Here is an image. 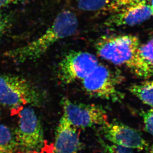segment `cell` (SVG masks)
Wrapping results in <instances>:
<instances>
[{
	"instance_id": "cell-1",
	"label": "cell",
	"mask_w": 153,
	"mask_h": 153,
	"mask_svg": "<svg viewBox=\"0 0 153 153\" xmlns=\"http://www.w3.org/2000/svg\"><path fill=\"white\" fill-rule=\"evenodd\" d=\"M79 22L75 14L64 10L38 37L22 46L7 51L4 56L18 62L33 61L44 55L54 44L75 32Z\"/></svg>"
},
{
	"instance_id": "cell-2",
	"label": "cell",
	"mask_w": 153,
	"mask_h": 153,
	"mask_svg": "<svg viewBox=\"0 0 153 153\" xmlns=\"http://www.w3.org/2000/svg\"><path fill=\"white\" fill-rule=\"evenodd\" d=\"M40 92L31 82L17 75L0 74V105L10 110L38 106Z\"/></svg>"
},
{
	"instance_id": "cell-3",
	"label": "cell",
	"mask_w": 153,
	"mask_h": 153,
	"mask_svg": "<svg viewBox=\"0 0 153 153\" xmlns=\"http://www.w3.org/2000/svg\"><path fill=\"white\" fill-rule=\"evenodd\" d=\"M140 45L137 36L120 35L104 36L97 42L95 49L98 56L104 59L129 68Z\"/></svg>"
},
{
	"instance_id": "cell-4",
	"label": "cell",
	"mask_w": 153,
	"mask_h": 153,
	"mask_svg": "<svg viewBox=\"0 0 153 153\" xmlns=\"http://www.w3.org/2000/svg\"><path fill=\"white\" fill-rule=\"evenodd\" d=\"M15 134L19 150L27 153H39L45 146L44 129L32 106L22 108Z\"/></svg>"
},
{
	"instance_id": "cell-5",
	"label": "cell",
	"mask_w": 153,
	"mask_h": 153,
	"mask_svg": "<svg viewBox=\"0 0 153 153\" xmlns=\"http://www.w3.org/2000/svg\"><path fill=\"white\" fill-rule=\"evenodd\" d=\"M121 79L116 72L98 64L82 82L85 91L92 97L117 101L122 98L117 89Z\"/></svg>"
},
{
	"instance_id": "cell-6",
	"label": "cell",
	"mask_w": 153,
	"mask_h": 153,
	"mask_svg": "<svg viewBox=\"0 0 153 153\" xmlns=\"http://www.w3.org/2000/svg\"><path fill=\"white\" fill-rule=\"evenodd\" d=\"M61 104L63 116L77 128L104 126L108 123L107 114L100 105L72 101L66 98L62 99Z\"/></svg>"
},
{
	"instance_id": "cell-7",
	"label": "cell",
	"mask_w": 153,
	"mask_h": 153,
	"mask_svg": "<svg viewBox=\"0 0 153 153\" xmlns=\"http://www.w3.org/2000/svg\"><path fill=\"white\" fill-rule=\"evenodd\" d=\"M97 57L84 51H72L65 55L60 62L58 77L63 84L82 80L98 66Z\"/></svg>"
},
{
	"instance_id": "cell-8",
	"label": "cell",
	"mask_w": 153,
	"mask_h": 153,
	"mask_svg": "<svg viewBox=\"0 0 153 153\" xmlns=\"http://www.w3.org/2000/svg\"><path fill=\"white\" fill-rule=\"evenodd\" d=\"M103 126L104 137L112 144L138 150L147 149V141L133 128L122 123H108Z\"/></svg>"
},
{
	"instance_id": "cell-9",
	"label": "cell",
	"mask_w": 153,
	"mask_h": 153,
	"mask_svg": "<svg viewBox=\"0 0 153 153\" xmlns=\"http://www.w3.org/2000/svg\"><path fill=\"white\" fill-rule=\"evenodd\" d=\"M153 16L148 2L128 6L113 12L106 20L108 27L134 26L142 23Z\"/></svg>"
},
{
	"instance_id": "cell-10",
	"label": "cell",
	"mask_w": 153,
	"mask_h": 153,
	"mask_svg": "<svg viewBox=\"0 0 153 153\" xmlns=\"http://www.w3.org/2000/svg\"><path fill=\"white\" fill-rule=\"evenodd\" d=\"M78 129L62 116L56 129L53 153H78L81 148Z\"/></svg>"
},
{
	"instance_id": "cell-11",
	"label": "cell",
	"mask_w": 153,
	"mask_h": 153,
	"mask_svg": "<svg viewBox=\"0 0 153 153\" xmlns=\"http://www.w3.org/2000/svg\"><path fill=\"white\" fill-rule=\"evenodd\" d=\"M129 69L139 77L153 76V39L140 45Z\"/></svg>"
},
{
	"instance_id": "cell-12",
	"label": "cell",
	"mask_w": 153,
	"mask_h": 153,
	"mask_svg": "<svg viewBox=\"0 0 153 153\" xmlns=\"http://www.w3.org/2000/svg\"><path fill=\"white\" fill-rule=\"evenodd\" d=\"M18 150L15 130L0 124V153H16Z\"/></svg>"
},
{
	"instance_id": "cell-13",
	"label": "cell",
	"mask_w": 153,
	"mask_h": 153,
	"mask_svg": "<svg viewBox=\"0 0 153 153\" xmlns=\"http://www.w3.org/2000/svg\"><path fill=\"white\" fill-rule=\"evenodd\" d=\"M129 90L143 103L153 108V80L131 85Z\"/></svg>"
},
{
	"instance_id": "cell-14",
	"label": "cell",
	"mask_w": 153,
	"mask_h": 153,
	"mask_svg": "<svg viewBox=\"0 0 153 153\" xmlns=\"http://www.w3.org/2000/svg\"><path fill=\"white\" fill-rule=\"evenodd\" d=\"M114 0H78V7L86 12L105 10Z\"/></svg>"
},
{
	"instance_id": "cell-15",
	"label": "cell",
	"mask_w": 153,
	"mask_h": 153,
	"mask_svg": "<svg viewBox=\"0 0 153 153\" xmlns=\"http://www.w3.org/2000/svg\"><path fill=\"white\" fill-rule=\"evenodd\" d=\"M150 0H114L105 10L113 13L123 7L138 3L148 2Z\"/></svg>"
},
{
	"instance_id": "cell-16",
	"label": "cell",
	"mask_w": 153,
	"mask_h": 153,
	"mask_svg": "<svg viewBox=\"0 0 153 153\" xmlns=\"http://www.w3.org/2000/svg\"><path fill=\"white\" fill-rule=\"evenodd\" d=\"M146 130L153 136V108L142 113Z\"/></svg>"
},
{
	"instance_id": "cell-17",
	"label": "cell",
	"mask_w": 153,
	"mask_h": 153,
	"mask_svg": "<svg viewBox=\"0 0 153 153\" xmlns=\"http://www.w3.org/2000/svg\"><path fill=\"white\" fill-rule=\"evenodd\" d=\"M107 153H133L132 149L116 145H110L106 147Z\"/></svg>"
},
{
	"instance_id": "cell-18",
	"label": "cell",
	"mask_w": 153,
	"mask_h": 153,
	"mask_svg": "<svg viewBox=\"0 0 153 153\" xmlns=\"http://www.w3.org/2000/svg\"><path fill=\"white\" fill-rule=\"evenodd\" d=\"M8 26V22L4 16L0 12V38L4 34Z\"/></svg>"
},
{
	"instance_id": "cell-19",
	"label": "cell",
	"mask_w": 153,
	"mask_h": 153,
	"mask_svg": "<svg viewBox=\"0 0 153 153\" xmlns=\"http://www.w3.org/2000/svg\"><path fill=\"white\" fill-rule=\"evenodd\" d=\"M22 1L23 0H0V10L10 4H16Z\"/></svg>"
},
{
	"instance_id": "cell-20",
	"label": "cell",
	"mask_w": 153,
	"mask_h": 153,
	"mask_svg": "<svg viewBox=\"0 0 153 153\" xmlns=\"http://www.w3.org/2000/svg\"><path fill=\"white\" fill-rule=\"evenodd\" d=\"M150 4H149L151 10L152 11V14L153 16V0H150Z\"/></svg>"
},
{
	"instance_id": "cell-21",
	"label": "cell",
	"mask_w": 153,
	"mask_h": 153,
	"mask_svg": "<svg viewBox=\"0 0 153 153\" xmlns=\"http://www.w3.org/2000/svg\"><path fill=\"white\" fill-rule=\"evenodd\" d=\"M149 153H153V146L151 148L150 150L149 151Z\"/></svg>"
},
{
	"instance_id": "cell-22",
	"label": "cell",
	"mask_w": 153,
	"mask_h": 153,
	"mask_svg": "<svg viewBox=\"0 0 153 153\" xmlns=\"http://www.w3.org/2000/svg\"><path fill=\"white\" fill-rule=\"evenodd\" d=\"M1 108H0V119H1Z\"/></svg>"
}]
</instances>
